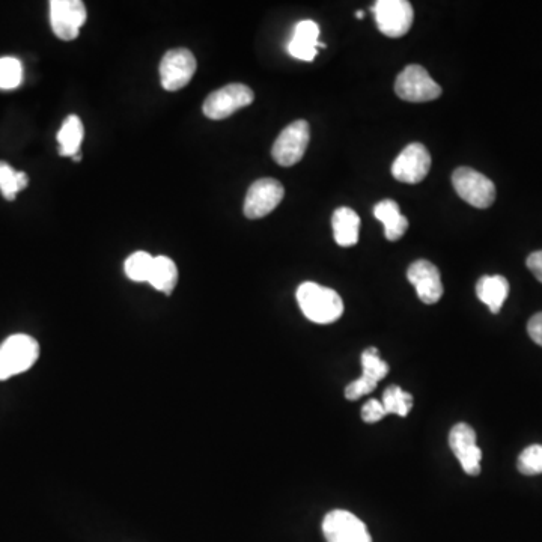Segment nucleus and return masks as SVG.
<instances>
[{"label":"nucleus","mask_w":542,"mask_h":542,"mask_svg":"<svg viewBox=\"0 0 542 542\" xmlns=\"http://www.w3.org/2000/svg\"><path fill=\"white\" fill-rule=\"evenodd\" d=\"M40 356V345L32 336H10L0 344V381L29 371Z\"/></svg>","instance_id":"obj_2"},{"label":"nucleus","mask_w":542,"mask_h":542,"mask_svg":"<svg viewBox=\"0 0 542 542\" xmlns=\"http://www.w3.org/2000/svg\"><path fill=\"white\" fill-rule=\"evenodd\" d=\"M284 186L273 178H261L247 190L244 199V216L250 220L262 219L275 210L284 199Z\"/></svg>","instance_id":"obj_8"},{"label":"nucleus","mask_w":542,"mask_h":542,"mask_svg":"<svg viewBox=\"0 0 542 542\" xmlns=\"http://www.w3.org/2000/svg\"><path fill=\"white\" fill-rule=\"evenodd\" d=\"M455 192L475 208L491 207L496 201V186L490 178L472 168H458L452 174Z\"/></svg>","instance_id":"obj_4"},{"label":"nucleus","mask_w":542,"mask_h":542,"mask_svg":"<svg viewBox=\"0 0 542 542\" xmlns=\"http://www.w3.org/2000/svg\"><path fill=\"white\" fill-rule=\"evenodd\" d=\"M526 264L527 268L532 271V275L542 284V250H538V252H533L532 255H529Z\"/></svg>","instance_id":"obj_29"},{"label":"nucleus","mask_w":542,"mask_h":542,"mask_svg":"<svg viewBox=\"0 0 542 542\" xmlns=\"http://www.w3.org/2000/svg\"><path fill=\"white\" fill-rule=\"evenodd\" d=\"M386 416L384 412L383 404L377 399H369L365 402L362 409V419L366 424H375V422L381 421Z\"/></svg>","instance_id":"obj_27"},{"label":"nucleus","mask_w":542,"mask_h":542,"mask_svg":"<svg viewBox=\"0 0 542 542\" xmlns=\"http://www.w3.org/2000/svg\"><path fill=\"white\" fill-rule=\"evenodd\" d=\"M381 34L389 38L404 37L413 25V7L407 0H378L372 7Z\"/></svg>","instance_id":"obj_7"},{"label":"nucleus","mask_w":542,"mask_h":542,"mask_svg":"<svg viewBox=\"0 0 542 542\" xmlns=\"http://www.w3.org/2000/svg\"><path fill=\"white\" fill-rule=\"evenodd\" d=\"M449 446L467 475L478 476L481 473L482 451L476 443L475 430L470 425H455L449 434Z\"/></svg>","instance_id":"obj_13"},{"label":"nucleus","mask_w":542,"mask_h":542,"mask_svg":"<svg viewBox=\"0 0 542 542\" xmlns=\"http://www.w3.org/2000/svg\"><path fill=\"white\" fill-rule=\"evenodd\" d=\"M508 294L509 282L500 275L482 276L476 284V296L490 308L491 314H499Z\"/></svg>","instance_id":"obj_18"},{"label":"nucleus","mask_w":542,"mask_h":542,"mask_svg":"<svg viewBox=\"0 0 542 542\" xmlns=\"http://www.w3.org/2000/svg\"><path fill=\"white\" fill-rule=\"evenodd\" d=\"M309 141H311V127L308 122L300 119L285 127L279 134L271 150V156L278 165L290 168L303 159L308 150Z\"/></svg>","instance_id":"obj_6"},{"label":"nucleus","mask_w":542,"mask_h":542,"mask_svg":"<svg viewBox=\"0 0 542 542\" xmlns=\"http://www.w3.org/2000/svg\"><path fill=\"white\" fill-rule=\"evenodd\" d=\"M363 375L345 387V398L357 401L377 387L378 381L389 374V365L381 360L377 348L371 347L362 354Z\"/></svg>","instance_id":"obj_15"},{"label":"nucleus","mask_w":542,"mask_h":542,"mask_svg":"<svg viewBox=\"0 0 542 542\" xmlns=\"http://www.w3.org/2000/svg\"><path fill=\"white\" fill-rule=\"evenodd\" d=\"M253 100H255V94L249 86L231 83L211 92L204 101L202 112L207 118L220 121L234 115L237 110L250 106Z\"/></svg>","instance_id":"obj_5"},{"label":"nucleus","mask_w":542,"mask_h":542,"mask_svg":"<svg viewBox=\"0 0 542 542\" xmlns=\"http://www.w3.org/2000/svg\"><path fill=\"white\" fill-rule=\"evenodd\" d=\"M518 472L524 476L542 475V445L524 449L518 457Z\"/></svg>","instance_id":"obj_26"},{"label":"nucleus","mask_w":542,"mask_h":542,"mask_svg":"<svg viewBox=\"0 0 542 542\" xmlns=\"http://www.w3.org/2000/svg\"><path fill=\"white\" fill-rule=\"evenodd\" d=\"M154 256L147 252H136L128 256L124 270L128 279L134 282H148L153 270Z\"/></svg>","instance_id":"obj_24"},{"label":"nucleus","mask_w":542,"mask_h":542,"mask_svg":"<svg viewBox=\"0 0 542 542\" xmlns=\"http://www.w3.org/2000/svg\"><path fill=\"white\" fill-rule=\"evenodd\" d=\"M196 58L190 50H169L160 62V80L166 91H180L196 73Z\"/></svg>","instance_id":"obj_10"},{"label":"nucleus","mask_w":542,"mask_h":542,"mask_svg":"<svg viewBox=\"0 0 542 542\" xmlns=\"http://www.w3.org/2000/svg\"><path fill=\"white\" fill-rule=\"evenodd\" d=\"M375 219L384 225V235L389 241H398L409 229V220L402 216L399 205L392 199L378 202L374 208Z\"/></svg>","instance_id":"obj_17"},{"label":"nucleus","mask_w":542,"mask_h":542,"mask_svg":"<svg viewBox=\"0 0 542 542\" xmlns=\"http://www.w3.org/2000/svg\"><path fill=\"white\" fill-rule=\"evenodd\" d=\"M527 332H529L532 341L542 347V312L530 318L529 324H527Z\"/></svg>","instance_id":"obj_28"},{"label":"nucleus","mask_w":542,"mask_h":542,"mask_svg":"<svg viewBox=\"0 0 542 542\" xmlns=\"http://www.w3.org/2000/svg\"><path fill=\"white\" fill-rule=\"evenodd\" d=\"M395 92L401 100L427 103L437 100L442 95V88L421 65H407L396 77Z\"/></svg>","instance_id":"obj_3"},{"label":"nucleus","mask_w":542,"mask_h":542,"mask_svg":"<svg viewBox=\"0 0 542 542\" xmlns=\"http://www.w3.org/2000/svg\"><path fill=\"white\" fill-rule=\"evenodd\" d=\"M407 279L416 288L421 302L425 305H434L443 296L442 276L439 268L427 259L413 262L407 270Z\"/></svg>","instance_id":"obj_14"},{"label":"nucleus","mask_w":542,"mask_h":542,"mask_svg":"<svg viewBox=\"0 0 542 542\" xmlns=\"http://www.w3.org/2000/svg\"><path fill=\"white\" fill-rule=\"evenodd\" d=\"M28 183L25 172H16L8 163L0 162V192L8 201H14L17 193L25 190Z\"/></svg>","instance_id":"obj_23"},{"label":"nucleus","mask_w":542,"mask_h":542,"mask_svg":"<svg viewBox=\"0 0 542 542\" xmlns=\"http://www.w3.org/2000/svg\"><path fill=\"white\" fill-rule=\"evenodd\" d=\"M333 237L342 247H351L359 241L360 219L356 211L341 207L333 213Z\"/></svg>","instance_id":"obj_19"},{"label":"nucleus","mask_w":542,"mask_h":542,"mask_svg":"<svg viewBox=\"0 0 542 542\" xmlns=\"http://www.w3.org/2000/svg\"><path fill=\"white\" fill-rule=\"evenodd\" d=\"M85 136V128L79 116L70 115L62 124L58 133L59 154L62 157H76Z\"/></svg>","instance_id":"obj_20"},{"label":"nucleus","mask_w":542,"mask_h":542,"mask_svg":"<svg viewBox=\"0 0 542 542\" xmlns=\"http://www.w3.org/2000/svg\"><path fill=\"white\" fill-rule=\"evenodd\" d=\"M323 533L327 542H372L365 523L342 509L329 512L324 517Z\"/></svg>","instance_id":"obj_12"},{"label":"nucleus","mask_w":542,"mask_h":542,"mask_svg":"<svg viewBox=\"0 0 542 542\" xmlns=\"http://www.w3.org/2000/svg\"><path fill=\"white\" fill-rule=\"evenodd\" d=\"M297 302L312 323L332 324L344 314L341 296L332 288L321 287L315 282H305L297 288Z\"/></svg>","instance_id":"obj_1"},{"label":"nucleus","mask_w":542,"mask_h":542,"mask_svg":"<svg viewBox=\"0 0 542 542\" xmlns=\"http://www.w3.org/2000/svg\"><path fill=\"white\" fill-rule=\"evenodd\" d=\"M431 169V156L425 145L410 144L396 157L392 165V175L399 183L418 184L427 178Z\"/></svg>","instance_id":"obj_11"},{"label":"nucleus","mask_w":542,"mask_h":542,"mask_svg":"<svg viewBox=\"0 0 542 542\" xmlns=\"http://www.w3.org/2000/svg\"><path fill=\"white\" fill-rule=\"evenodd\" d=\"M86 23V7L80 0H52L50 25L56 37L73 41L79 37L80 28Z\"/></svg>","instance_id":"obj_9"},{"label":"nucleus","mask_w":542,"mask_h":542,"mask_svg":"<svg viewBox=\"0 0 542 542\" xmlns=\"http://www.w3.org/2000/svg\"><path fill=\"white\" fill-rule=\"evenodd\" d=\"M318 37L320 28L314 20H303L297 23L293 38L288 44V52L293 58L300 61L312 62L318 53Z\"/></svg>","instance_id":"obj_16"},{"label":"nucleus","mask_w":542,"mask_h":542,"mask_svg":"<svg viewBox=\"0 0 542 542\" xmlns=\"http://www.w3.org/2000/svg\"><path fill=\"white\" fill-rule=\"evenodd\" d=\"M363 17H365V13H363V11H357V13H356V19H357V20H362Z\"/></svg>","instance_id":"obj_30"},{"label":"nucleus","mask_w":542,"mask_h":542,"mask_svg":"<svg viewBox=\"0 0 542 542\" xmlns=\"http://www.w3.org/2000/svg\"><path fill=\"white\" fill-rule=\"evenodd\" d=\"M381 404H383L386 415H398L405 418L412 410L413 398L409 392H404L401 387L393 384L384 390Z\"/></svg>","instance_id":"obj_22"},{"label":"nucleus","mask_w":542,"mask_h":542,"mask_svg":"<svg viewBox=\"0 0 542 542\" xmlns=\"http://www.w3.org/2000/svg\"><path fill=\"white\" fill-rule=\"evenodd\" d=\"M151 285L157 291H162L165 294H172V291L177 287L178 268L175 262L168 256H156L154 258L153 270H151L150 279Z\"/></svg>","instance_id":"obj_21"},{"label":"nucleus","mask_w":542,"mask_h":542,"mask_svg":"<svg viewBox=\"0 0 542 542\" xmlns=\"http://www.w3.org/2000/svg\"><path fill=\"white\" fill-rule=\"evenodd\" d=\"M22 80V62L16 58H0V89H16Z\"/></svg>","instance_id":"obj_25"}]
</instances>
